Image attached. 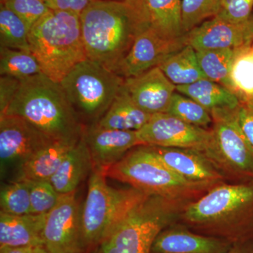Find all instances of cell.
Returning a JSON list of instances; mask_svg holds the SVG:
<instances>
[{"label": "cell", "instance_id": "cell-43", "mask_svg": "<svg viewBox=\"0 0 253 253\" xmlns=\"http://www.w3.org/2000/svg\"><path fill=\"white\" fill-rule=\"evenodd\" d=\"M43 1H44L46 2V1H47V0H43Z\"/></svg>", "mask_w": 253, "mask_h": 253}, {"label": "cell", "instance_id": "cell-19", "mask_svg": "<svg viewBox=\"0 0 253 253\" xmlns=\"http://www.w3.org/2000/svg\"><path fill=\"white\" fill-rule=\"evenodd\" d=\"M46 214L12 215L0 212V247H43Z\"/></svg>", "mask_w": 253, "mask_h": 253}, {"label": "cell", "instance_id": "cell-37", "mask_svg": "<svg viewBox=\"0 0 253 253\" xmlns=\"http://www.w3.org/2000/svg\"><path fill=\"white\" fill-rule=\"evenodd\" d=\"M236 111L240 126L253 149V102L241 103Z\"/></svg>", "mask_w": 253, "mask_h": 253}, {"label": "cell", "instance_id": "cell-39", "mask_svg": "<svg viewBox=\"0 0 253 253\" xmlns=\"http://www.w3.org/2000/svg\"><path fill=\"white\" fill-rule=\"evenodd\" d=\"M35 248L33 247H9L1 246L0 253H33Z\"/></svg>", "mask_w": 253, "mask_h": 253}, {"label": "cell", "instance_id": "cell-13", "mask_svg": "<svg viewBox=\"0 0 253 253\" xmlns=\"http://www.w3.org/2000/svg\"><path fill=\"white\" fill-rule=\"evenodd\" d=\"M186 44V35L176 39H168L150 28H146L136 36L129 52L118 65L116 73L124 79L139 76L157 67L168 56Z\"/></svg>", "mask_w": 253, "mask_h": 253}, {"label": "cell", "instance_id": "cell-5", "mask_svg": "<svg viewBox=\"0 0 253 253\" xmlns=\"http://www.w3.org/2000/svg\"><path fill=\"white\" fill-rule=\"evenodd\" d=\"M189 201L146 194L101 244V253H151L158 234L181 218Z\"/></svg>", "mask_w": 253, "mask_h": 253}, {"label": "cell", "instance_id": "cell-42", "mask_svg": "<svg viewBox=\"0 0 253 253\" xmlns=\"http://www.w3.org/2000/svg\"><path fill=\"white\" fill-rule=\"evenodd\" d=\"M113 1H124V0H113Z\"/></svg>", "mask_w": 253, "mask_h": 253}, {"label": "cell", "instance_id": "cell-45", "mask_svg": "<svg viewBox=\"0 0 253 253\" xmlns=\"http://www.w3.org/2000/svg\"><path fill=\"white\" fill-rule=\"evenodd\" d=\"M1 1H3V0H1Z\"/></svg>", "mask_w": 253, "mask_h": 253}, {"label": "cell", "instance_id": "cell-40", "mask_svg": "<svg viewBox=\"0 0 253 253\" xmlns=\"http://www.w3.org/2000/svg\"><path fill=\"white\" fill-rule=\"evenodd\" d=\"M240 244H241V242L236 243V244L233 245L232 248L227 253H250L247 250L240 246Z\"/></svg>", "mask_w": 253, "mask_h": 253}, {"label": "cell", "instance_id": "cell-8", "mask_svg": "<svg viewBox=\"0 0 253 253\" xmlns=\"http://www.w3.org/2000/svg\"><path fill=\"white\" fill-rule=\"evenodd\" d=\"M124 78L89 59L75 66L60 83L70 103L82 118L96 124L124 85Z\"/></svg>", "mask_w": 253, "mask_h": 253}, {"label": "cell", "instance_id": "cell-21", "mask_svg": "<svg viewBox=\"0 0 253 253\" xmlns=\"http://www.w3.org/2000/svg\"><path fill=\"white\" fill-rule=\"evenodd\" d=\"M94 169L89 149L84 137L68 153L50 182L61 195L76 191L80 184Z\"/></svg>", "mask_w": 253, "mask_h": 253}, {"label": "cell", "instance_id": "cell-32", "mask_svg": "<svg viewBox=\"0 0 253 253\" xmlns=\"http://www.w3.org/2000/svg\"><path fill=\"white\" fill-rule=\"evenodd\" d=\"M222 0H181L183 33L186 35L207 20L215 17Z\"/></svg>", "mask_w": 253, "mask_h": 253}, {"label": "cell", "instance_id": "cell-36", "mask_svg": "<svg viewBox=\"0 0 253 253\" xmlns=\"http://www.w3.org/2000/svg\"><path fill=\"white\" fill-rule=\"evenodd\" d=\"M21 81L9 76L0 78V115L3 114L19 89Z\"/></svg>", "mask_w": 253, "mask_h": 253}, {"label": "cell", "instance_id": "cell-6", "mask_svg": "<svg viewBox=\"0 0 253 253\" xmlns=\"http://www.w3.org/2000/svg\"><path fill=\"white\" fill-rule=\"evenodd\" d=\"M103 173L146 194L180 201H189L212 188L178 175L158 159L148 145L131 149Z\"/></svg>", "mask_w": 253, "mask_h": 253}, {"label": "cell", "instance_id": "cell-17", "mask_svg": "<svg viewBox=\"0 0 253 253\" xmlns=\"http://www.w3.org/2000/svg\"><path fill=\"white\" fill-rule=\"evenodd\" d=\"M124 86L134 103L151 116L167 113L176 91V85L158 66L139 76L126 78Z\"/></svg>", "mask_w": 253, "mask_h": 253}, {"label": "cell", "instance_id": "cell-44", "mask_svg": "<svg viewBox=\"0 0 253 253\" xmlns=\"http://www.w3.org/2000/svg\"><path fill=\"white\" fill-rule=\"evenodd\" d=\"M101 253V252H100V251H99V253Z\"/></svg>", "mask_w": 253, "mask_h": 253}, {"label": "cell", "instance_id": "cell-15", "mask_svg": "<svg viewBox=\"0 0 253 253\" xmlns=\"http://www.w3.org/2000/svg\"><path fill=\"white\" fill-rule=\"evenodd\" d=\"M83 137L89 149L94 169L102 172L131 149L142 145L136 131L106 129L96 124L84 126Z\"/></svg>", "mask_w": 253, "mask_h": 253}, {"label": "cell", "instance_id": "cell-22", "mask_svg": "<svg viewBox=\"0 0 253 253\" xmlns=\"http://www.w3.org/2000/svg\"><path fill=\"white\" fill-rule=\"evenodd\" d=\"M151 116L134 103L123 85L109 109L96 125L106 129L138 131L149 122Z\"/></svg>", "mask_w": 253, "mask_h": 253}, {"label": "cell", "instance_id": "cell-27", "mask_svg": "<svg viewBox=\"0 0 253 253\" xmlns=\"http://www.w3.org/2000/svg\"><path fill=\"white\" fill-rule=\"evenodd\" d=\"M236 49H210L196 51L200 67L206 78L226 86L230 90L231 71Z\"/></svg>", "mask_w": 253, "mask_h": 253}, {"label": "cell", "instance_id": "cell-34", "mask_svg": "<svg viewBox=\"0 0 253 253\" xmlns=\"http://www.w3.org/2000/svg\"><path fill=\"white\" fill-rule=\"evenodd\" d=\"M1 3L22 18L31 29L51 11L43 0H3Z\"/></svg>", "mask_w": 253, "mask_h": 253}, {"label": "cell", "instance_id": "cell-41", "mask_svg": "<svg viewBox=\"0 0 253 253\" xmlns=\"http://www.w3.org/2000/svg\"><path fill=\"white\" fill-rule=\"evenodd\" d=\"M51 253L44 249V247H37L35 248L34 253Z\"/></svg>", "mask_w": 253, "mask_h": 253}, {"label": "cell", "instance_id": "cell-4", "mask_svg": "<svg viewBox=\"0 0 253 253\" xmlns=\"http://www.w3.org/2000/svg\"><path fill=\"white\" fill-rule=\"evenodd\" d=\"M253 209V186L218 184L186 205L181 218L204 235L236 244L244 239L246 219Z\"/></svg>", "mask_w": 253, "mask_h": 253}, {"label": "cell", "instance_id": "cell-31", "mask_svg": "<svg viewBox=\"0 0 253 253\" xmlns=\"http://www.w3.org/2000/svg\"><path fill=\"white\" fill-rule=\"evenodd\" d=\"M168 113L192 126L206 128L212 124L211 113L185 95L175 91Z\"/></svg>", "mask_w": 253, "mask_h": 253}, {"label": "cell", "instance_id": "cell-29", "mask_svg": "<svg viewBox=\"0 0 253 253\" xmlns=\"http://www.w3.org/2000/svg\"><path fill=\"white\" fill-rule=\"evenodd\" d=\"M31 28L14 11L0 4V47L30 50Z\"/></svg>", "mask_w": 253, "mask_h": 253}, {"label": "cell", "instance_id": "cell-14", "mask_svg": "<svg viewBox=\"0 0 253 253\" xmlns=\"http://www.w3.org/2000/svg\"><path fill=\"white\" fill-rule=\"evenodd\" d=\"M186 36L187 44L196 51L237 49L253 42V16L241 23L212 18L191 30Z\"/></svg>", "mask_w": 253, "mask_h": 253}, {"label": "cell", "instance_id": "cell-9", "mask_svg": "<svg viewBox=\"0 0 253 253\" xmlns=\"http://www.w3.org/2000/svg\"><path fill=\"white\" fill-rule=\"evenodd\" d=\"M236 109L211 111L212 146L207 155L223 173L253 177V149L238 121Z\"/></svg>", "mask_w": 253, "mask_h": 253}, {"label": "cell", "instance_id": "cell-25", "mask_svg": "<svg viewBox=\"0 0 253 253\" xmlns=\"http://www.w3.org/2000/svg\"><path fill=\"white\" fill-rule=\"evenodd\" d=\"M158 67L176 86L187 85L206 78L200 67L196 51L190 44L168 56Z\"/></svg>", "mask_w": 253, "mask_h": 253}, {"label": "cell", "instance_id": "cell-38", "mask_svg": "<svg viewBox=\"0 0 253 253\" xmlns=\"http://www.w3.org/2000/svg\"><path fill=\"white\" fill-rule=\"evenodd\" d=\"M91 1V0H47L46 4L51 10L68 11L81 16L82 12L86 9Z\"/></svg>", "mask_w": 253, "mask_h": 253}, {"label": "cell", "instance_id": "cell-24", "mask_svg": "<svg viewBox=\"0 0 253 253\" xmlns=\"http://www.w3.org/2000/svg\"><path fill=\"white\" fill-rule=\"evenodd\" d=\"M176 91L194 100L210 112L217 109L234 110L241 104L232 91L207 78L187 85L176 86Z\"/></svg>", "mask_w": 253, "mask_h": 253}, {"label": "cell", "instance_id": "cell-23", "mask_svg": "<svg viewBox=\"0 0 253 253\" xmlns=\"http://www.w3.org/2000/svg\"><path fill=\"white\" fill-rule=\"evenodd\" d=\"M76 144L55 141L46 146L18 168L15 180L49 181Z\"/></svg>", "mask_w": 253, "mask_h": 253}, {"label": "cell", "instance_id": "cell-35", "mask_svg": "<svg viewBox=\"0 0 253 253\" xmlns=\"http://www.w3.org/2000/svg\"><path fill=\"white\" fill-rule=\"evenodd\" d=\"M253 0H222L215 17L234 23L247 21L252 16Z\"/></svg>", "mask_w": 253, "mask_h": 253}, {"label": "cell", "instance_id": "cell-10", "mask_svg": "<svg viewBox=\"0 0 253 253\" xmlns=\"http://www.w3.org/2000/svg\"><path fill=\"white\" fill-rule=\"evenodd\" d=\"M136 132L142 145L194 149L206 156L212 146L211 129L192 126L168 113L153 115Z\"/></svg>", "mask_w": 253, "mask_h": 253}, {"label": "cell", "instance_id": "cell-11", "mask_svg": "<svg viewBox=\"0 0 253 253\" xmlns=\"http://www.w3.org/2000/svg\"><path fill=\"white\" fill-rule=\"evenodd\" d=\"M55 142L26 120L17 116H0L1 173L18 168L42 149Z\"/></svg>", "mask_w": 253, "mask_h": 253}, {"label": "cell", "instance_id": "cell-3", "mask_svg": "<svg viewBox=\"0 0 253 253\" xmlns=\"http://www.w3.org/2000/svg\"><path fill=\"white\" fill-rule=\"evenodd\" d=\"M28 41L42 73L56 83L87 59L81 18L74 13L51 10L31 28Z\"/></svg>", "mask_w": 253, "mask_h": 253}, {"label": "cell", "instance_id": "cell-28", "mask_svg": "<svg viewBox=\"0 0 253 253\" xmlns=\"http://www.w3.org/2000/svg\"><path fill=\"white\" fill-rule=\"evenodd\" d=\"M42 73L41 66L31 51L0 47V75L24 81Z\"/></svg>", "mask_w": 253, "mask_h": 253}, {"label": "cell", "instance_id": "cell-33", "mask_svg": "<svg viewBox=\"0 0 253 253\" xmlns=\"http://www.w3.org/2000/svg\"><path fill=\"white\" fill-rule=\"evenodd\" d=\"M31 214H48L59 203L61 195L49 181H28Z\"/></svg>", "mask_w": 253, "mask_h": 253}, {"label": "cell", "instance_id": "cell-7", "mask_svg": "<svg viewBox=\"0 0 253 253\" xmlns=\"http://www.w3.org/2000/svg\"><path fill=\"white\" fill-rule=\"evenodd\" d=\"M101 171L93 169L88 181L87 194L81 207L83 250L101 244L104 238L146 193L130 188L115 189L109 185Z\"/></svg>", "mask_w": 253, "mask_h": 253}, {"label": "cell", "instance_id": "cell-2", "mask_svg": "<svg viewBox=\"0 0 253 253\" xmlns=\"http://www.w3.org/2000/svg\"><path fill=\"white\" fill-rule=\"evenodd\" d=\"M2 116L23 118L54 141L76 144L84 132V125L61 84L42 73L21 81Z\"/></svg>", "mask_w": 253, "mask_h": 253}, {"label": "cell", "instance_id": "cell-26", "mask_svg": "<svg viewBox=\"0 0 253 253\" xmlns=\"http://www.w3.org/2000/svg\"><path fill=\"white\" fill-rule=\"evenodd\" d=\"M230 79L231 90L241 103L253 102V42L236 49Z\"/></svg>", "mask_w": 253, "mask_h": 253}, {"label": "cell", "instance_id": "cell-20", "mask_svg": "<svg viewBox=\"0 0 253 253\" xmlns=\"http://www.w3.org/2000/svg\"><path fill=\"white\" fill-rule=\"evenodd\" d=\"M146 28L168 39L184 36L181 0H134Z\"/></svg>", "mask_w": 253, "mask_h": 253}, {"label": "cell", "instance_id": "cell-18", "mask_svg": "<svg viewBox=\"0 0 253 253\" xmlns=\"http://www.w3.org/2000/svg\"><path fill=\"white\" fill-rule=\"evenodd\" d=\"M174 224L158 234L151 253H227L234 244L226 239L197 234Z\"/></svg>", "mask_w": 253, "mask_h": 253}, {"label": "cell", "instance_id": "cell-12", "mask_svg": "<svg viewBox=\"0 0 253 253\" xmlns=\"http://www.w3.org/2000/svg\"><path fill=\"white\" fill-rule=\"evenodd\" d=\"M81 208L76 191L61 195L47 214L43 231V247L51 253H82Z\"/></svg>", "mask_w": 253, "mask_h": 253}, {"label": "cell", "instance_id": "cell-30", "mask_svg": "<svg viewBox=\"0 0 253 253\" xmlns=\"http://www.w3.org/2000/svg\"><path fill=\"white\" fill-rule=\"evenodd\" d=\"M0 212L12 215L31 214L28 181L16 179L1 186L0 191Z\"/></svg>", "mask_w": 253, "mask_h": 253}, {"label": "cell", "instance_id": "cell-1", "mask_svg": "<svg viewBox=\"0 0 253 253\" xmlns=\"http://www.w3.org/2000/svg\"><path fill=\"white\" fill-rule=\"evenodd\" d=\"M80 18L87 59L115 73L146 28L134 0H91Z\"/></svg>", "mask_w": 253, "mask_h": 253}, {"label": "cell", "instance_id": "cell-16", "mask_svg": "<svg viewBox=\"0 0 253 253\" xmlns=\"http://www.w3.org/2000/svg\"><path fill=\"white\" fill-rule=\"evenodd\" d=\"M149 146L158 159L186 180L211 187L218 185L224 180V173L201 151L180 148Z\"/></svg>", "mask_w": 253, "mask_h": 253}]
</instances>
